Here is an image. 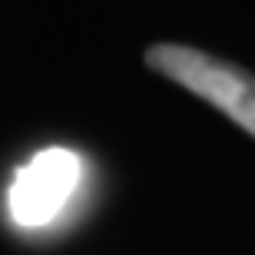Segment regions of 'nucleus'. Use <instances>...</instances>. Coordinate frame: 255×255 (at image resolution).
I'll return each mask as SVG.
<instances>
[{
    "label": "nucleus",
    "instance_id": "obj_1",
    "mask_svg": "<svg viewBox=\"0 0 255 255\" xmlns=\"http://www.w3.org/2000/svg\"><path fill=\"white\" fill-rule=\"evenodd\" d=\"M146 63L156 73L176 80L189 93L202 96L206 103L249 129L255 136V76L226 63L219 57H209L202 50L179 47V43H156L146 53Z\"/></svg>",
    "mask_w": 255,
    "mask_h": 255
},
{
    "label": "nucleus",
    "instance_id": "obj_2",
    "mask_svg": "<svg viewBox=\"0 0 255 255\" xmlns=\"http://www.w3.org/2000/svg\"><path fill=\"white\" fill-rule=\"evenodd\" d=\"M83 179V159L73 149H50L37 152L17 172L10 186V216L20 229H43L66 209L76 186Z\"/></svg>",
    "mask_w": 255,
    "mask_h": 255
}]
</instances>
